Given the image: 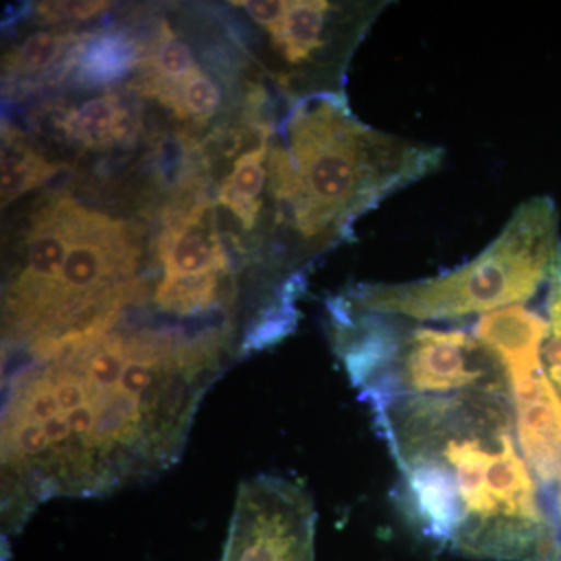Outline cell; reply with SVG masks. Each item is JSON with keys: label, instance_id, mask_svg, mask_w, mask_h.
Returning <instances> with one entry per match:
<instances>
[{"label": "cell", "instance_id": "cell-1", "mask_svg": "<svg viewBox=\"0 0 561 561\" xmlns=\"http://www.w3.org/2000/svg\"><path fill=\"white\" fill-rule=\"evenodd\" d=\"M117 327L3 365V534L51 497L105 496L169 470L232 357L183 327Z\"/></svg>", "mask_w": 561, "mask_h": 561}, {"label": "cell", "instance_id": "cell-2", "mask_svg": "<svg viewBox=\"0 0 561 561\" xmlns=\"http://www.w3.org/2000/svg\"><path fill=\"white\" fill-rule=\"evenodd\" d=\"M424 535L497 561H561V538L516 435L512 394L474 390L373 405Z\"/></svg>", "mask_w": 561, "mask_h": 561}, {"label": "cell", "instance_id": "cell-3", "mask_svg": "<svg viewBox=\"0 0 561 561\" xmlns=\"http://www.w3.org/2000/svg\"><path fill=\"white\" fill-rule=\"evenodd\" d=\"M289 162L273 175L276 209L306 250L345 241L391 195L434 175L445 150L365 124L342 91L295 103L286 122Z\"/></svg>", "mask_w": 561, "mask_h": 561}, {"label": "cell", "instance_id": "cell-4", "mask_svg": "<svg viewBox=\"0 0 561 561\" xmlns=\"http://www.w3.org/2000/svg\"><path fill=\"white\" fill-rule=\"evenodd\" d=\"M561 261L560 216L548 195L516 206L500 234L467 264L408 283H367L339 298L356 311L412 321H457L523 306Z\"/></svg>", "mask_w": 561, "mask_h": 561}, {"label": "cell", "instance_id": "cell-5", "mask_svg": "<svg viewBox=\"0 0 561 561\" xmlns=\"http://www.w3.org/2000/svg\"><path fill=\"white\" fill-rule=\"evenodd\" d=\"M328 312L332 348L370 408L474 390L511 394L504 365L474 332L356 311L339 297Z\"/></svg>", "mask_w": 561, "mask_h": 561}, {"label": "cell", "instance_id": "cell-6", "mask_svg": "<svg viewBox=\"0 0 561 561\" xmlns=\"http://www.w3.org/2000/svg\"><path fill=\"white\" fill-rule=\"evenodd\" d=\"M545 341L541 328L513 324L491 351L507 373L519 448L548 496L561 478V397L542 362Z\"/></svg>", "mask_w": 561, "mask_h": 561}, {"label": "cell", "instance_id": "cell-7", "mask_svg": "<svg viewBox=\"0 0 561 561\" xmlns=\"http://www.w3.org/2000/svg\"><path fill=\"white\" fill-rule=\"evenodd\" d=\"M316 507L298 483L257 476L241 485L221 561H316Z\"/></svg>", "mask_w": 561, "mask_h": 561}, {"label": "cell", "instance_id": "cell-8", "mask_svg": "<svg viewBox=\"0 0 561 561\" xmlns=\"http://www.w3.org/2000/svg\"><path fill=\"white\" fill-rule=\"evenodd\" d=\"M84 209L60 197L33 216L24 262L3 291V348L24 337L57 283Z\"/></svg>", "mask_w": 561, "mask_h": 561}, {"label": "cell", "instance_id": "cell-9", "mask_svg": "<svg viewBox=\"0 0 561 561\" xmlns=\"http://www.w3.org/2000/svg\"><path fill=\"white\" fill-rule=\"evenodd\" d=\"M157 253L164 276L231 275L208 202L195 203L173 219L158 239Z\"/></svg>", "mask_w": 561, "mask_h": 561}, {"label": "cell", "instance_id": "cell-10", "mask_svg": "<svg viewBox=\"0 0 561 561\" xmlns=\"http://www.w3.org/2000/svg\"><path fill=\"white\" fill-rule=\"evenodd\" d=\"M271 139L261 140L260 146L254 147L234 162V168L219 190L221 206L231 210L245 230H253L260 217L262 191L265 187L271 172L268 158H271Z\"/></svg>", "mask_w": 561, "mask_h": 561}, {"label": "cell", "instance_id": "cell-11", "mask_svg": "<svg viewBox=\"0 0 561 561\" xmlns=\"http://www.w3.org/2000/svg\"><path fill=\"white\" fill-rule=\"evenodd\" d=\"M138 60V46L119 32L84 36L70 54V66H77L81 83L94 87L121 79Z\"/></svg>", "mask_w": 561, "mask_h": 561}, {"label": "cell", "instance_id": "cell-12", "mask_svg": "<svg viewBox=\"0 0 561 561\" xmlns=\"http://www.w3.org/2000/svg\"><path fill=\"white\" fill-rule=\"evenodd\" d=\"M62 127L84 146L101 149L130 136L133 122L119 98L105 94L84 102L80 110L70 111Z\"/></svg>", "mask_w": 561, "mask_h": 561}, {"label": "cell", "instance_id": "cell-13", "mask_svg": "<svg viewBox=\"0 0 561 561\" xmlns=\"http://www.w3.org/2000/svg\"><path fill=\"white\" fill-rule=\"evenodd\" d=\"M58 171L60 165L47 161L27 147L22 146L13 153L3 151L2 183H0L3 208L21 195L46 183L51 176L57 175Z\"/></svg>", "mask_w": 561, "mask_h": 561}, {"label": "cell", "instance_id": "cell-14", "mask_svg": "<svg viewBox=\"0 0 561 561\" xmlns=\"http://www.w3.org/2000/svg\"><path fill=\"white\" fill-rule=\"evenodd\" d=\"M220 101L216 81L197 68L181 81L162 105L171 108L180 119L205 122L219 110Z\"/></svg>", "mask_w": 561, "mask_h": 561}, {"label": "cell", "instance_id": "cell-15", "mask_svg": "<svg viewBox=\"0 0 561 561\" xmlns=\"http://www.w3.org/2000/svg\"><path fill=\"white\" fill-rule=\"evenodd\" d=\"M70 36L51 32H36L11 51L3 60L7 73L14 77H28L51 68L61 57Z\"/></svg>", "mask_w": 561, "mask_h": 561}, {"label": "cell", "instance_id": "cell-16", "mask_svg": "<svg viewBox=\"0 0 561 561\" xmlns=\"http://www.w3.org/2000/svg\"><path fill=\"white\" fill-rule=\"evenodd\" d=\"M110 5V2H103V0H83V2L70 0V2H43L36 11L44 21H83L98 16Z\"/></svg>", "mask_w": 561, "mask_h": 561}, {"label": "cell", "instance_id": "cell-17", "mask_svg": "<svg viewBox=\"0 0 561 561\" xmlns=\"http://www.w3.org/2000/svg\"><path fill=\"white\" fill-rule=\"evenodd\" d=\"M232 5L245 9L251 20L268 31L283 16L286 0H243V2H232Z\"/></svg>", "mask_w": 561, "mask_h": 561}, {"label": "cell", "instance_id": "cell-18", "mask_svg": "<svg viewBox=\"0 0 561 561\" xmlns=\"http://www.w3.org/2000/svg\"><path fill=\"white\" fill-rule=\"evenodd\" d=\"M548 502L551 505L553 518H556L557 527H559L561 538V478L548 493Z\"/></svg>", "mask_w": 561, "mask_h": 561}]
</instances>
